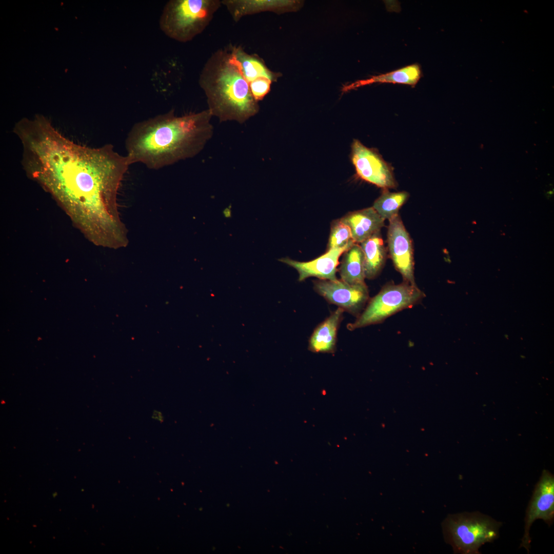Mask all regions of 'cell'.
<instances>
[{
  "mask_svg": "<svg viewBox=\"0 0 554 554\" xmlns=\"http://www.w3.org/2000/svg\"><path fill=\"white\" fill-rule=\"evenodd\" d=\"M272 82L270 79L262 77L249 83L252 96L256 102L262 100L269 92Z\"/></svg>",
  "mask_w": 554,
  "mask_h": 554,
  "instance_id": "44dd1931",
  "label": "cell"
},
{
  "mask_svg": "<svg viewBox=\"0 0 554 554\" xmlns=\"http://www.w3.org/2000/svg\"><path fill=\"white\" fill-rule=\"evenodd\" d=\"M379 232L361 243L364 254L365 278L372 279L381 271L385 261V248Z\"/></svg>",
  "mask_w": 554,
  "mask_h": 554,
  "instance_id": "2e32d148",
  "label": "cell"
},
{
  "mask_svg": "<svg viewBox=\"0 0 554 554\" xmlns=\"http://www.w3.org/2000/svg\"><path fill=\"white\" fill-rule=\"evenodd\" d=\"M351 160L361 179L384 189L395 187L391 167L375 151L358 140L352 143Z\"/></svg>",
  "mask_w": 554,
  "mask_h": 554,
  "instance_id": "ba28073f",
  "label": "cell"
},
{
  "mask_svg": "<svg viewBox=\"0 0 554 554\" xmlns=\"http://www.w3.org/2000/svg\"><path fill=\"white\" fill-rule=\"evenodd\" d=\"M341 280L352 285L365 284L364 254L360 245L354 243L345 252L339 269Z\"/></svg>",
  "mask_w": 554,
  "mask_h": 554,
  "instance_id": "e0dca14e",
  "label": "cell"
},
{
  "mask_svg": "<svg viewBox=\"0 0 554 554\" xmlns=\"http://www.w3.org/2000/svg\"><path fill=\"white\" fill-rule=\"evenodd\" d=\"M27 174L54 199L73 224L94 245L126 247L128 230L118 210L117 193L131 165L111 144L91 148L62 135L42 115L15 125Z\"/></svg>",
  "mask_w": 554,
  "mask_h": 554,
  "instance_id": "6da1fadb",
  "label": "cell"
},
{
  "mask_svg": "<svg viewBox=\"0 0 554 554\" xmlns=\"http://www.w3.org/2000/svg\"><path fill=\"white\" fill-rule=\"evenodd\" d=\"M354 243L349 226L342 219L335 222L331 227L328 244V250L351 246Z\"/></svg>",
  "mask_w": 554,
  "mask_h": 554,
  "instance_id": "ffe728a7",
  "label": "cell"
},
{
  "mask_svg": "<svg viewBox=\"0 0 554 554\" xmlns=\"http://www.w3.org/2000/svg\"><path fill=\"white\" fill-rule=\"evenodd\" d=\"M405 191L390 192L384 191L374 202L373 208L385 220H390L398 214L401 207L408 197Z\"/></svg>",
  "mask_w": 554,
  "mask_h": 554,
  "instance_id": "d6986e66",
  "label": "cell"
},
{
  "mask_svg": "<svg viewBox=\"0 0 554 554\" xmlns=\"http://www.w3.org/2000/svg\"><path fill=\"white\" fill-rule=\"evenodd\" d=\"M424 293L416 285L404 282L400 284H388L369 301L364 311L355 321L348 324L349 330L383 322L395 313L419 302Z\"/></svg>",
  "mask_w": 554,
  "mask_h": 554,
  "instance_id": "8992f818",
  "label": "cell"
},
{
  "mask_svg": "<svg viewBox=\"0 0 554 554\" xmlns=\"http://www.w3.org/2000/svg\"><path fill=\"white\" fill-rule=\"evenodd\" d=\"M342 219L350 227L355 243H361L379 232L385 221L373 207L350 213Z\"/></svg>",
  "mask_w": 554,
  "mask_h": 554,
  "instance_id": "5bb4252c",
  "label": "cell"
},
{
  "mask_svg": "<svg viewBox=\"0 0 554 554\" xmlns=\"http://www.w3.org/2000/svg\"><path fill=\"white\" fill-rule=\"evenodd\" d=\"M221 5V0L169 1L160 17V28L175 41L189 42L206 28Z\"/></svg>",
  "mask_w": 554,
  "mask_h": 554,
  "instance_id": "277c9868",
  "label": "cell"
},
{
  "mask_svg": "<svg viewBox=\"0 0 554 554\" xmlns=\"http://www.w3.org/2000/svg\"><path fill=\"white\" fill-rule=\"evenodd\" d=\"M542 519L549 526L554 520V476L544 469L536 484L529 502L524 519V532L520 547L529 553L531 538L529 531L533 523Z\"/></svg>",
  "mask_w": 554,
  "mask_h": 554,
  "instance_id": "52a82bcc",
  "label": "cell"
},
{
  "mask_svg": "<svg viewBox=\"0 0 554 554\" xmlns=\"http://www.w3.org/2000/svg\"><path fill=\"white\" fill-rule=\"evenodd\" d=\"M211 114L220 122L243 123L256 115L259 103L251 93L232 45L214 51L207 60L199 76Z\"/></svg>",
  "mask_w": 554,
  "mask_h": 554,
  "instance_id": "3957f363",
  "label": "cell"
},
{
  "mask_svg": "<svg viewBox=\"0 0 554 554\" xmlns=\"http://www.w3.org/2000/svg\"><path fill=\"white\" fill-rule=\"evenodd\" d=\"M502 523L479 511L449 514L442 523L445 541L454 553L479 554L480 547L499 537Z\"/></svg>",
  "mask_w": 554,
  "mask_h": 554,
  "instance_id": "5b68a950",
  "label": "cell"
},
{
  "mask_svg": "<svg viewBox=\"0 0 554 554\" xmlns=\"http://www.w3.org/2000/svg\"><path fill=\"white\" fill-rule=\"evenodd\" d=\"M232 19L237 22L244 16L271 11L282 13L295 10L299 3L284 0H221Z\"/></svg>",
  "mask_w": 554,
  "mask_h": 554,
  "instance_id": "7c38bea8",
  "label": "cell"
},
{
  "mask_svg": "<svg viewBox=\"0 0 554 554\" xmlns=\"http://www.w3.org/2000/svg\"><path fill=\"white\" fill-rule=\"evenodd\" d=\"M387 241L390 256L405 282L416 285L414 277L412 242L398 214L389 220Z\"/></svg>",
  "mask_w": 554,
  "mask_h": 554,
  "instance_id": "30bf717a",
  "label": "cell"
},
{
  "mask_svg": "<svg viewBox=\"0 0 554 554\" xmlns=\"http://www.w3.org/2000/svg\"><path fill=\"white\" fill-rule=\"evenodd\" d=\"M212 117L208 109L181 116L170 110L136 123L125 140L130 164L156 170L196 156L212 136Z\"/></svg>",
  "mask_w": 554,
  "mask_h": 554,
  "instance_id": "7a4b0ae2",
  "label": "cell"
},
{
  "mask_svg": "<svg viewBox=\"0 0 554 554\" xmlns=\"http://www.w3.org/2000/svg\"><path fill=\"white\" fill-rule=\"evenodd\" d=\"M344 310L339 307L315 329L309 340L308 349L315 353H333L337 332Z\"/></svg>",
  "mask_w": 554,
  "mask_h": 554,
  "instance_id": "4fadbf2b",
  "label": "cell"
},
{
  "mask_svg": "<svg viewBox=\"0 0 554 554\" xmlns=\"http://www.w3.org/2000/svg\"><path fill=\"white\" fill-rule=\"evenodd\" d=\"M314 289L330 303L355 315H359L369 298L366 284L352 285L341 280L315 281Z\"/></svg>",
  "mask_w": 554,
  "mask_h": 554,
  "instance_id": "9c48e42d",
  "label": "cell"
},
{
  "mask_svg": "<svg viewBox=\"0 0 554 554\" xmlns=\"http://www.w3.org/2000/svg\"><path fill=\"white\" fill-rule=\"evenodd\" d=\"M421 76L420 65L413 64L389 72L373 76L368 79L358 81L346 86L343 88V90L346 91L375 83L404 84L414 87Z\"/></svg>",
  "mask_w": 554,
  "mask_h": 554,
  "instance_id": "9a60e30c",
  "label": "cell"
},
{
  "mask_svg": "<svg viewBox=\"0 0 554 554\" xmlns=\"http://www.w3.org/2000/svg\"><path fill=\"white\" fill-rule=\"evenodd\" d=\"M351 246L329 249L324 254L309 262H299L287 257L281 258L279 261L295 269L299 273L300 281L310 276L335 281L338 280L336 272L339 258Z\"/></svg>",
  "mask_w": 554,
  "mask_h": 554,
  "instance_id": "8fae6325",
  "label": "cell"
},
{
  "mask_svg": "<svg viewBox=\"0 0 554 554\" xmlns=\"http://www.w3.org/2000/svg\"><path fill=\"white\" fill-rule=\"evenodd\" d=\"M232 49L248 84L262 77H267L274 82L280 76L278 73L270 70L258 55L249 54L239 46H232Z\"/></svg>",
  "mask_w": 554,
  "mask_h": 554,
  "instance_id": "ac0fdd59",
  "label": "cell"
}]
</instances>
